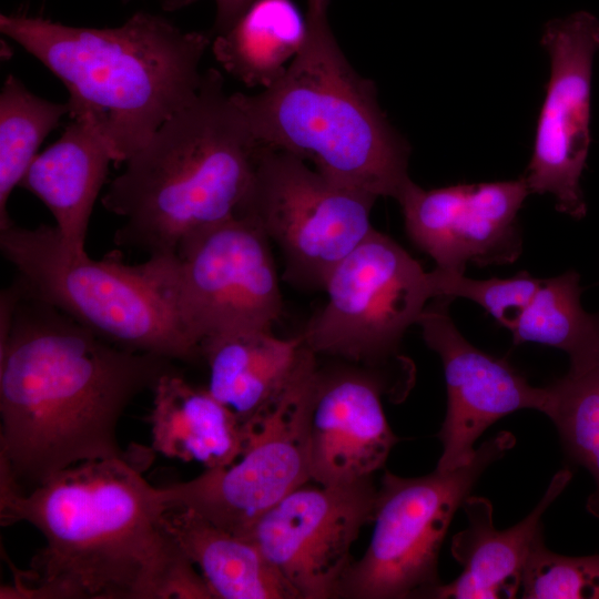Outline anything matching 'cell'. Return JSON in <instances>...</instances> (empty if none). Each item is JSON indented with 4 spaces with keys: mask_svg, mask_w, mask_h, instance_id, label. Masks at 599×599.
<instances>
[{
    "mask_svg": "<svg viewBox=\"0 0 599 599\" xmlns=\"http://www.w3.org/2000/svg\"><path fill=\"white\" fill-rule=\"evenodd\" d=\"M13 286L0 323V476L24 491L83 461L130 458L119 422L174 361L116 346Z\"/></svg>",
    "mask_w": 599,
    "mask_h": 599,
    "instance_id": "6da1fadb",
    "label": "cell"
},
{
    "mask_svg": "<svg viewBox=\"0 0 599 599\" xmlns=\"http://www.w3.org/2000/svg\"><path fill=\"white\" fill-rule=\"evenodd\" d=\"M0 488L1 524L28 522L45 541L1 598L214 599L131 458L83 461L29 491L0 477Z\"/></svg>",
    "mask_w": 599,
    "mask_h": 599,
    "instance_id": "7a4b0ae2",
    "label": "cell"
},
{
    "mask_svg": "<svg viewBox=\"0 0 599 599\" xmlns=\"http://www.w3.org/2000/svg\"><path fill=\"white\" fill-rule=\"evenodd\" d=\"M1 32L42 62L69 91V114L126 162L197 93L207 34L136 12L115 28L71 27L1 14Z\"/></svg>",
    "mask_w": 599,
    "mask_h": 599,
    "instance_id": "3957f363",
    "label": "cell"
},
{
    "mask_svg": "<svg viewBox=\"0 0 599 599\" xmlns=\"http://www.w3.org/2000/svg\"><path fill=\"white\" fill-rule=\"evenodd\" d=\"M215 69L195 97L153 134L110 184L103 206L125 221L114 242L175 255L192 233L236 214L263 145Z\"/></svg>",
    "mask_w": 599,
    "mask_h": 599,
    "instance_id": "277c9868",
    "label": "cell"
},
{
    "mask_svg": "<svg viewBox=\"0 0 599 599\" xmlns=\"http://www.w3.org/2000/svg\"><path fill=\"white\" fill-rule=\"evenodd\" d=\"M329 4L307 0L305 42L278 80L232 99L263 145L311 162L341 184L397 200L412 181L409 146L379 106L374 82L341 49Z\"/></svg>",
    "mask_w": 599,
    "mask_h": 599,
    "instance_id": "5b68a950",
    "label": "cell"
},
{
    "mask_svg": "<svg viewBox=\"0 0 599 599\" xmlns=\"http://www.w3.org/2000/svg\"><path fill=\"white\" fill-rule=\"evenodd\" d=\"M2 255L18 284L101 338L122 348L192 362L200 348L182 328L164 283L161 257L126 265L70 248L55 226L0 229Z\"/></svg>",
    "mask_w": 599,
    "mask_h": 599,
    "instance_id": "8992f818",
    "label": "cell"
},
{
    "mask_svg": "<svg viewBox=\"0 0 599 599\" xmlns=\"http://www.w3.org/2000/svg\"><path fill=\"white\" fill-rule=\"evenodd\" d=\"M514 445L515 436L500 432L456 469H435L417 478L385 471L377 489L372 539L362 558L347 568L337 598L429 597L440 583L438 554L454 514L487 467Z\"/></svg>",
    "mask_w": 599,
    "mask_h": 599,
    "instance_id": "52a82bcc",
    "label": "cell"
},
{
    "mask_svg": "<svg viewBox=\"0 0 599 599\" xmlns=\"http://www.w3.org/2000/svg\"><path fill=\"white\" fill-rule=\"evenodd\" d=\"M322 372L304 344L281 394L246 424L250 435L229 466L159 488L164 509L184 508L238 536L272 506L311 480L308 426Z\"/></svg>",
    "mask_w": 599,
    "mask_h": 599,
    "instance_id": "ba28073f",
    "label": "cell"
},
{
    "mask_svg": "<svg viewBox=\"0 0 599 599\" xmlns=\"http://www.w3.org/2000/svg\"><path fill=\"white\" fill-rule=\"evenodd\" d=\"M268 241L254 222L233 215L185 237L175 255L162 256L167 295L199 348L222 334L271 331L280 317Z\"/></svg>",
    "mask_w": 599,
    "mask_h": 599,
    "instance_id": "9c48e42d",
    "label": "cell"
},
{
    "mask_svg": "<svg viewBox=\"0 0 599 599\" xmlns=\"http://www.w3.org/2000/svg\"><path fill=\"white\" fill-rule=\"evenodd\" d=\"M327 302L301 334L315 354L378 361L394 353L439 297L436 270L426 272L389 236L372 230L329 272Z\"/></svg>",
    "mask_w": 599,
    "mask_h": 599,
    "instance_id": "30bf717a",
    "label": "cell"
},
{
    "mask_svg": "<svg viewBox=\"0 0 599 599\" xmlns=\"http://www.w3.org/2000/svg\"><path fill=\"white\" fill-rule=\"evenodd\" d=\"M376 200L294 154L264 146L235 215L251 220L278 244L288 277L324 287L334 266L374 230Z\"/></svg>",
    "mask_w": 599,
    "mask_h": 599,
    "instance_id": "8fae6325",
    "label": "cell"
},
{
    "mask_svg": "<svg viewBox=\"0 0 599 599\" xmlns=\"http://www.w3.org/2000/svg\"><path fill=\"white\" fill-rule=\"evenodd\" d=\"M377 489L372 478L346 485L294 489L242 536L295 590L298 599L337 598L351 548L373 521Z\"/></svg>",
    "mask_w": 599,
    "mask_h": 599,
    "instance_id": "7c38bea8",
    "label": "cell"
},
{
    "mask_svg": "<svg viewBox=\"0 0 599 599\" xmlns=\"http://www.w3.org/2000/svg\"><path fill=\"white\" fill-rule=\"evenodd\" d=\"M541 44L549 54L550 75L525 179L530 193L552 194L559 212L580 220L587 213L580 177L591 142V78L599 51V19L578 11L551 20Z\"/></svg>",
    "mask_w": 599,
    "mask_h": 599,
    "instance_id": "4fadbf2b",
    "label": "cell"
},
{
    "mask_svg": "<svg viewBox=\"0 0 599 599\" xmlns=\"http://www.w3.org/2000/svg\"><path fill=\"white\" fill-rule=\"evenodd\" d=\"M530 193L525 176L425 190L413 181L398 196L409 238L448 273L466 264H506L521 251L517 214Z\"/></svg>",
    "mask_w": 599,
    "mask_h": 599,
    "instance_id": "5bb4252c",
    "label": "cell"
},
{
    "mask_svg": "<svg viewBox=\"0 0 599 599\" xmlns=\"http://www.w3.org/2000/svg\"><path fill=\"white\" fill-rule=\"evenodd\" d=\"M451 298L437 297L418 324L427 346L443 363L447 413L438 437L443 453L436 469L447 471L468 464L475 443L495 422L519 409L545 414L548 387H534L505 358L470 344L457 329L448 307Z\"/></svg>",
    "mask_w": 599,
    "mask_h": 599,
    "instance_id": "9a60e30c",
    "label": "cell"
},
{
    "mask_svg": "<svg viewBox=\"0 0 599 599\" xmlns=\"http://www.w3.org/2000/svg\"><path fill=\"white\" fill-rule=\"evenodd\" d=\"M382 386L359 372L322 373L308 426L311 480L356 483L380 469L398 441L386 419Z\"/></svg>",
    "mask_w": 599,
    "mask_h": 599,
    "instance_id": "2e32d148",
    "label": "cell"
},
{
    "mask_svg": "<svg viewBox=\"0 0 599 599\" xmlns=\"http://www.w3.org/2000/svg\"><path fill=\"white\" fill-rule=\"evenodd\" d=\"M570 479L568 469L558 471L535 509L505 530L495 528L493 506L488 499L469 496L463 505L468 526L456 534L451 542V555L463 571L451 582L439 583L428 598L516 597L529 554L542 537L541 517Z\"/></svg>",
    "mask_w": 599,
    "mask_h": 599,
    "instance_id": "e0dca14e",
    "label": "cell"
},
{
    "mask_svg": "<svg viewBox=\"0 0 599 599\" xmlns=\"http://www.w3.org/2000/svg\"><path fill=\"white\" fill-rule=\"evenodd\" d=\"M152 390L154 451L196 461L206 469L229 466L243 453L250 427L207 388L192 386L173 369L163 374Z\"/></svg>",
    "mask_w": 599,
    "mask_h": 599,
    "instance_id": "ac0fdd59",
    "label": "cell"
},
{
    "mask_svg": "<svg viewBox=\"0 0 599 599\" xmlns=\"http://www.w3.org/2000/svg\"><path fill=\"white\" fill-rule=\"evenodd\" d=\"M112 161L99 134L73 120L34 158L20 182L45 204L61 238L77 252H85L91 213Z\"/></svg>",
    "mask_w": 599,
    "mask_h": 599,
    "instance_id": "d6986e66",
    "label": "cell"
},
{
    "mask_svg": "<svg viewBox=\"0 0 599 599\" xmlns=\"http://www.w3.org/2000/svg\"><path fill=\"white\" fill-rule=\"evenodd\" d=\"M303 346L301 335L278 338L271 331L222 334L201 343L209 392L243 424L263 413L288 383Z\"/></svg>",
    "mask_w": 599,
    "mask_h": 599,
    "instance_id": "ffe728a7",
    "label": "cell"
},
{
    "mask_svg": "<svg viewBox=\"0 0 599 599\" xmlns=\"http://www.w3.org/2000/svg\"><path fill=\"white\" fill-rule=\"evenodd\" d=\"M163 522L180 549L201 570L214 599H298L247 538L184 508L166 509Z\"/></svg>",
    "mask_w": 599,
    "mask_h": 599,
    "instance_id": "44dd1931",
    "label": "cell"
},
{
    "mask_svg": "<svg viewBox=\"0 0 599 599\" xmlns=\"http://www.w3.org/2000/svg\"><path fill=\"white\" fill-rule=\"evenodd\" d=\"M306 16L293 0H254L212 50L216 61L247 87L265 89L278 80L301 51Z\"/></svg>",
    "mask_w": 599,
    "mask_h": 599,
    "instance_id": "7402d4cb",
    "label": "cell"
},
{
    "mask_svg": "<svg viewBox=\"0 0 599 599\" xmlns=\"http://www.w3.org/2000/svg\"><path fill=\"white\" fill-rule=\"evenodd\" d=\"M579 274L568 271L541 280L510 333L515 344L536 343L566 352L570 367L581 366L599 355V314L580 303Z\"/></svg>",
    "mask_w": 599,
    "mask_h": 599,
    "instance_id": "603a6c76",
    "label": "cell"
},
{
    "mask_svg": "<svg viewBox=\"0 0 599 599\" xmlns=\"http://www.w3.org/2000/svg\"><path fill=\"white\" fill-rule=\"evenodd\" d=\"M68 103H55L31 93L14 75L0 92V229L12 224L8 200L20 185L47 135L69 114Z\"/></svg>",
    "mask_w": 599,
    "mask_h": 599,
    "instance_id": "cb8c5ba5",
    "label": "cell"
},
{
    "mask_svg": "<svg viewBox=\"0 0 599 599\" xmlns=\"http://www.w3.org/2000/svg\"><path fill=\"white\" fill-rule=\"evenodd\" d=\"M547 387L545 415L557 427L569 457L592 475L595 490L587 509L599 517V355L570 367L562 378Z\"/></svg>",
    "mask_w": 599,
    "mask_h": 599,
    "instance_id": "d4e9b609",
    "label": "cell"
},
{
    "mask_svg": "<svg viewBox=\"0 0 599 599\" xmlns=\"http://www.w3.org/2000/svg\"><path fill=\"white\" fill-rule=\"evenodd\" d=\"M520 589L526 599H599V554L562 556L549 550L542 536L529 554Z\"/></svg>",
    "mask_w": 599,
    "mask_h": 599,
    "instance_id": "484cf974",
    "label": "cell"
},
{
    "mask_svg": "<svg viewBox=\"0 0 599 599\" xmlns=\"http://www.w3.org/2000/svg\"><path fill=\"white\" fill-rule=\"evenodd\" d=\"M435 270L439 297L470 300L509 331L541 283L527 272L507 278L474 280L464 273Z\"/></svg>",
    "mask_w": 599,
    "mask_h": 599,
    "instance_id": "4316f807",
    "label": "cell"
},
{
    "mask_svg": "<svg viewBox=\"0 0 599 599\" xmlns=\"http://www.w3.org/2000/svg\"><path fill=\"white\" fill-rule=\"evenodd\" d=\"M191 0H176L177 4L190 2ZM216 6V18L214 33L220 34L226 31L246 10L254 0H214Z\"/></svg>",
    "mask_w": 599,
    "mask_h": 599,
    "instance_id": "83f0119b",
    "label": "cell"
}]
</instances>
